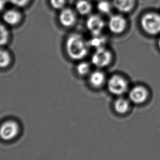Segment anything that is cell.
<instances>
[{"label": "cell", "mask_w": 160, "mask_h": 160, "mask_svg": "<svg viewBox=\"0 0 160 160\" xmlns=\"http://www.w3.org/2000/svg\"><path fill=\"white\" fill-rule=\"evenodd\" d=\"M141 25L146 33L156 36L160 33V14L155 12H148L142 16Z\"/></svg>", "instance_id": "2"}, {"label": "cell", "mask_w": 160, "mask_h": 160, "mask_svg": "<svg viewBox=\"0 0 160 160\" xmlns=\"http://www.w3.org/2000/svg\"><path fill=\"white\" fill-rule=\"evenodd\" d=\"M158 47H159V48H160V39H159V40H158Z\"/></svg>", "instance_id": "23"}, {"label": "cell", "mask_w": 160, "mask_h": 160, "mask_svg": "<svg viewBox=\"0 0 160 160\" xmlns=\"http://www.w3.org/2000/svg\"><path fill=\"white\" fill-rule=\"evenodd\" d=\"M148 96L149 92L147 89L141 85L133 88L129 93L130 100L135 104H141L145 102Z\"/></svg>", "instance_id": "8"}, {"label": "cell", "mask_w": 160, "mask_h": 160, "mask_svg": "<svg viewBox=\"0 0 160 160\" xmlns=\"http://www.w3.org/2000/svg\"><path fill=\"white\" fill-rule=\"evenodd\" d=\"M29 1L30 0H6L7 2L19 7L25 6L28 3Z\"/></svg>", "instance_id": "21"}, {"label": "cell", "mask_w": 160, "mask_h": 160, "mask_svg": "<svg viewBox=\"0 0 160 160\" xmlns=\"http://www.w3.org/2000/svg\"><path fill=\"white\" fill-rule=\"evenodd\" d=\"M128 85L125 78L119 75L112 76L108 80V88L115 95H122L127 91Z\"/></svg>", "instance_id": "3"}, {"label": "cell", "mask_w": 160, "mask_h": 160, "mask_svg": "<svg viewBox=\"0 0 160 160\" xmlns=\"http://www.w3.org/2000/svg\"><path fill=\"white\" fill-rule=\"evenodd\" d=\"M86 26L89 32L94 36L101 35L105 28V24L100 16L93 14L90 15L87 19Z\"/></svg>", "instance_id": "6"}, {"label": "cell", "mask_w": 160, "mask_h": 160, "mask_svg": "<svg viewBox=\"0 0 160 160\" xmlns=\"http://www.w3.org/2000/svg\"><path fill=\"white\" fill-rule=\"evenodd\" d=\"M127 22L125 18L119 14L111 16L109 19L108 26L109 30L114 34L119 35L125 30Z\"/></svg>", "instance_id": "7"}, {"label": "cell", "mask_w": 160, "mask_h": 160, "mask_svg": "<svg viewBox=\"0 0 160 160\" xmlns=\"http://www.w3.org/2000/svg\"><path fill=\"white\" fill-rule=\"evenodd\" d=\"M136 0H112L114 8L122 13H129L134 9Z\"/></svg>", "instance_id": "10"}, {"label": "cell", "mask_w": 160, "mask_h": 160, "mask_svg": "<svg viewBox=\"0 0 160 160\" xmlns=\"http://www.w3.org/2000/svg\"><path fill=\"white\" fill-rule=\"evenodd\" d=\"M18 123L13 120L5 121L0 126V138L5 141L15 138L19 132Z\"/></svg>", "instance_id": "4"}, {"label": "cell", "mask_w": 160, "mask_h": 160, "mask_svg": "<svg viewBox=\"0 0 160 160\" xmlns=\"http://www.w3.org/2000/svg\"><path fill=\"white\" fill-rule=\"evenodd\" d=\"M76 13L70 8L62 9L59 15V21L61 24L66 28L74 26L76 22Z\"/></svg>", "instance_id": "9"}, {"label": "cell", "mask_w": 160, "mask_h": 160, "mask_svg": "<svg viewBox=\"0 0 160 160\" xmlns=\"http://www.w3.org/2000/svg\"><path fill=\"white\" fill-rule=\"evenodd\" d=\"M21 15L18 11L13 9L7 11L3 15V19L9 25H15L19 22Z\"/></svg>", "instance_id": "12"}, {"label": "cell", "mask_w": 160, "mask_h": 160, "mask_svg": "<svg viewBox=\"0 0 160 160\" xmlns=\"http://www.w3.org/2000/svg\"><path fill=\"white\" fill-rule=\"evenodd\" d=\"M115 111L120 114H124L130 109V103L124 98H119L115 101L114 104Z\"/></svg>", "instance_id": "14"}, {"label": "cell", "mask_w": 160, "mask_h": 160, "mask_svg": "<svg viewBox=\"0 0 160 160\" xmlns=\"http://www.w3.org/2000/svg\"><path fill=\"white\" fill-rule=\"evenodd\" d=\"M76 70L80 76H86L89 73L91 70V67L88 63L82 62L77 66Z\"/></svg>", "instance_id": "19"}, {"label": "cell", "mask_w": 160, "mask_h": 160, "mask_svg": "<svg viewBox=\"0 0 160 160\" xmlns=\"http://www.w3.org/2000/svg\"><path fill=\"white\" fill-rule=\"evenodd\" d=\"M106 43V39L100 35L94 36L89 42V46L95 47L96 49L104 47V44Z\"/></svg>", "instance_id": "17"}, {"label": "cell", "mask_w": 160, "mask_h": 160, "mask_svg": "<svg viewBox=\"0 0 160 160\" xmlns=\"http://www.w3.org/2000/svg\"><path fill=\"white\" fill-rule=\"evenodd\" d=\"M88 42L84 40L82 36L74 33L67 38L66 49L70 58L78 60L84 58L88 52Z\"/></svg>", "instance_id": "1"}, {"label": "cell", "mask_w": 160, "mask_h": 160, "mask_svg": "<svg viewBox=\"0 0 160 160\" xmlns=\"http://www.w3.org/2000/svg\"><path fill=\"white\" fill-rule=\"evenodd\" d=\"M113 4L106 0H99L97 4V8L100 13L109 14L111 11Z\"/></svg>", "instance_id": "16"}, {"label": "cell", "mask_w": 160, "mask_h": 160, "mask_svg": "<svg viewBox=\"0 0 160 160\" xmlns=\"http://www.w3.org/2000/svg\"><path fill=\"white\" fill-rule=\"evenodd\" d=\"M77 13L82 16L89 15L92 11V5L88 0H78L75 4Z\"/></svg>", "instance_id": "13"}, {"label": "cell", "mask_w": 160, "mask_h": 160, "mask_svg": "<svg viewBox=\"0 0 160 160\" xmlns=\"http://www.w3.org/2000/svg\"><path fill=\"white\" fill-rule=\"evenodd\" d=\"M94 1H99V0H94Z\"/></svg>", "instance_id": "24"}, {"label": "cell", "mask_w": 160, "mask_h": 160, "mask_svg": "<svg viewBox=\"0 0 160 160\" xmlns=\"http://www.w3.org/2000/svg\"><path fill=\"white\" fill-rule=\"evenodd\" d=\"M50 3L53 8L56 9H63L65 5V0H50Z\"/></svg>", "instance_id": "20"}, {"label": "cell", "mask_w": 160, "mask_h": 160, "mask_svg": "<svg viewBox=\"0 0 160 160\" xmlns=\"http://www.w3.org/2000/svg\"><path fill=\"white\" fill-rule=\"evenodd\" d=\"M6 3V0H0V12L4 9Z\"/></svg>", "instance_id": "22"}, {"label": "cell", "mask_w": 160, "mask_h": 160, "mask_svg": "<svg viewBox=\"0 0 160 160\" xmlns=\"http://www.w3.org/2000/svg\"><path fill=\"white\" fill-rule=\"evenodd\" d=\"M105 76L103 72L96 71L93 72L89 78L90 84L95 88H99L102 87L105 82Z\"/></svg>", "instance_id": "11"}, {"label": "cell", "mask_w": 160, "mask_h": 160, "mask_svg": "<svg viewBox=\"0 0 160 160\" xmlns=\"http://www.w3.org/2000/svg\"><path fill=\"white\" fill-rule=\"evenodd\" d=\"M113 55L109 50L104 47L96 49L92 56V62L98 67H106L112 61Z\"/></svg>", "instance_id": "5"}, {"label": "cell", "mask_w": 160, "mask_h": 160, "mask_svg": "<svg viewBox=\"0 0 160 160\" xmlns=\"http://www.w3.org/2000/svg\"><path fill=\"white\" fill-rule=\"evenodd\" d=\"M9 32L6 27L0 23V46L6 45L8 42Z\"/></svg>", "instance_id": "18"}, {"label": "cell", "mask_w": 160, "mask_h": 160, "mask_svg": "<svg viewBox=\"0 0 160 160\" xmlns=\"http://www.w3.org/2000/svg\"><path fill=\"white\" fill-rule=\"evenodd\" d=\"M11 62V56L7 50L0 49V68H5L8 67Z\"/></svg>", "instance_id": "15"}]
</instances>
